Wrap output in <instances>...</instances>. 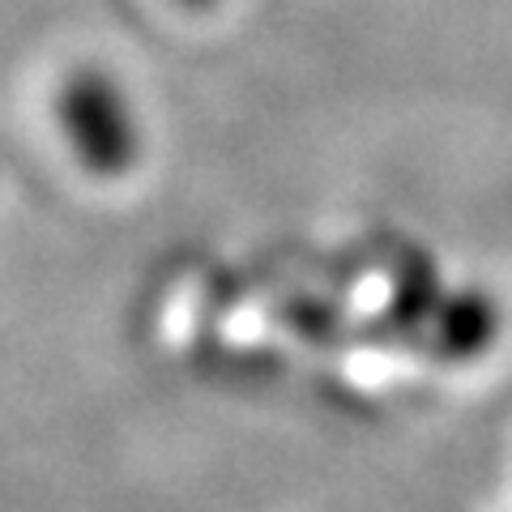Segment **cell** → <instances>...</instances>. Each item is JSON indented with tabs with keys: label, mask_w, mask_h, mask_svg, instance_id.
<instances>
[{
	"label": "cell",
	"mask_w": 512,
	"mask_h": 512,
	"mask_svg": "<svg viewBox=\"0 0 512 512\" xmlns=\"http://www.w3.org/2000/svg\"><path fill=\"white\" fill-rule=\"evenodd\" d=\"M427 325H431V342H436L444 359L470 363L483 359L500 342L504 312L483 286H466V291H444Z\"/></svg>",
	"instance_id": "obj_2"
},
{
	"label": "cell",
	"mask_w": 512,
	"mask_h": 512,
	"mask_svg": "<svg viewBox=\"0 0 512 512\" xmlns=\"http://www.w3.org/2000/svg\"><path fill=\"white\" fill-rule=\"evenodd\" d=\"M175 5H184V9H192V13H210V9L222 5V0H175Z\"/></svg>",
	"instance_id": "obj_3"
},
{
	"label": "cell",
	"mask_w": 512,
	"mask_h": 512,
	"mask_svg": "<svg viewBox=\"0 0 512 512\" xmlns=\"http://www.w3.org/2000/svg\"><path fill=\"white\" fill-rule=\"evenodd\" d=\"M52 120L73 163L94 180H124L146 154V124L133 94L103 64H73L60 77Z\"/></svg>",
	"instance_id": "obj_1"
}]
</instances>
